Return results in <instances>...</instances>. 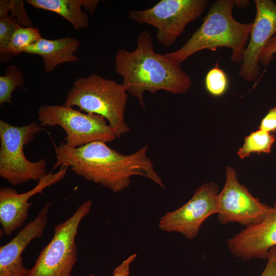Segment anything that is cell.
<instances>
[{
  "label": "cell",
  "mask_w": 276,
  "mask_h": 276,
  "mask_svg": "<svg viewBox=\"0 0 276 276\" xmlns=\"http://www.w3.org/2000/svg\"><path fill=\"white\" fill-rule=\"evenodd\" d=\"M148 148L146 145L134 153L125 155L102 142L72 148L62 141L55 147L56 160L52 170L61 166L70 167L86 180L100 184L114 193L128 188L131 178L135 175L148 178L165 188L147 155Z\"/></svg>",
  "instance_id": "obj_1"
},
{
  "label": "cell",
  "mask_w": 276,
  "mask_h": 276,
  "mask_svg": "<svg viewBox=\"0 0 276 276\" xmlns=\"http://www.w3.org/2000/svg\"><path fill=\"white\" fill-rule=\"evenodd\" d=\"M115 67L123 77L122 84L127 93L137 99L143 107L146 91L154 94L163 90L182 94L192 85L191 78L180 64L155 52L152 37L146 30L137 35L134 50L122 48L117 51Z\"/></svg>",
  "instance_id": "obj_2"
},
{
  "label": "cell",
  "mask_w": 276,
  "mask_h": 276,
  "mask_svg": "<svg viewBox=\"0 0 276 276\" xmlns=\"http://www.w3.org/2000/svg\"><path fill=\"white\" fill-rule=\"evenodd\" d=\"M234 0H217L212 3L201 26L179 49L164 55L179 64L203 50L231 49L232 62L241 63L247 46L252 22L242 23L233 16Z\"/></svg>",
  "instance_id": "obj_3"
},
{
  "label": "cell",
  "mask_w": 276,
  "mask_h": 276,
  "mask_svg": "<svg viewBox=\"0 0 276 276\" xmlns=\"http://www.w3.org/2000/svg\"><path fill=\"white\" fill-rule=\"evenodd\" d=\"M127 99L122 83L91 74L75 81L63 104L77 106L81 111L103 117L119 138L130 130L125 120Z\"/></svg>",
  "instance_id": "obj_4"
},
{
  "label": "cell",
  "mask_w": 276,
  "mask_h": 276,
  "mask_svg": "<svg viewBox=\"0 0 276 276\" xmlns=\"http://www.w3.org/2000/svg\"><path fill=\"white\" fill-rule=\"evenodd\" d=\"M42 129L35 122L17 126L0 120V176L11 185L38 181L47 175L45 159L31 162L24 152V147Z\"/></svg>",
  "instance_id": "obj_5"
},
{
  "label": "cell",
  "mask_w": 276,
  "mask_h": 276,
  "mask_svg": "<svg viewBox=\"0 0 276 276\" xmlns=\"http://www.w3.org/2000/svg\"><path fill=\"white\" fill-rule=\"evenodd\" d=\"M92 204L90 200L83 202L72 216L54 227L53 238L41 250L26 276H71L77 261L75 239L78 227Z\"/></svg>",
  "instance_id": "obj_6"
},
{
  "label": "cell",
  "mask_w": 276,
  "mask_h": 276,
  "mask_svg": "<svg viewBox=\"0 0 276 276\" xmlns=\"http://www.w3.org/2000/svg\"><path fill=\"white\" fill-rule=\"evenodd\" d=\"M42 127L58 126L66 133L63 141L77 148L95 142H111L117 136L103 117L83 113L64 104L41 105L37 111Z\"/></svg>",
  "instance_id": "obj_7"
},
{
  "label": "cell",
  "mask_w": 276,
  "mask_h": 276,
  "mask_svg": "<svg viewBox=\"0 0 276 276\" xmlns=\"http://www.w3.org/2000/svg\"><path fill=\"white\" fill-rule=\"evenodd\" d=\"M209 4L208 0H161L150 8L129 11L128 17L137 24L155 27L159 44L169 47L188 24L201 16Z\"/></svg>",
  "instance_id": "obj_8"
},
{
  "label": "cell",
  "mask_w": 276,
  "mask_h": 276,
  "mask_svg": "<svg viewBox=\"0 0 276 276\" xmlns=\"http://www.w3.org/2000/svg\"><path fill=\"white\" fill-rule=\"evenodd\" d=\"M225 175V185L217 198L218 219L221 224L237 222L246 227L276 213V203L270 206L254 197L239 183L233 168L227 166Z\"/></svg>",
  "instance_id": "obj_9"
},
{
  "label": "cell",
  "mask_w": 276,
  "mask_h": 276,
  "mask_svg": "<svg viewBox=\"0 0 276 276\" xmlns=\"http://www.w3.org/2000/svg\"><path fill=\"white\" fill-rule=\"evenodd\" d=\"M218 194L217 184H202L184 205L162 216L158 227L166 232L180 233L189 240L193 239L203 222L212 215L217 213Z\"/></svg>",
  "instance_id": "obj_10"
},
{
  "label": "cell",
  "mask_w": 276,
  "mask_h": 276,
  "mask_svg": "<svg viewBox=\"0 0 276 276\" xmlns=\"http://www.w3.org/2000/svg\"><path fill=\"white\" fill-rule=\"evenodd\" d=\"M256 14L252 22L249 41L239 70L246 81H256L260 73V55L276 34V4L271 0H255Z\"/></svg>",
  "instance_id": "obj_11"
},
{
  "label": "cell",
  "mask_w": 276,
  "mask_h": 276,
  "mask_svg": "<svg viewBox=\"0 0 276 276\" xmlns=\"http://www.w3.org/2000/svg\"><path fill=\"white\" fill-rule=\"evenodd\" d=\"M68 167L61 166L55 173L53 170L38 181L32 189L19 193L13 188L5 187L0 189V223L3 232L8 236L20 228L28 217V211L32 205L28 201L33 196L43 193V190L63 179Z\"/></svg>",
  "instance_id": "obj_12"
},
{
  "label": "cell",
  "mask_w": 276,
  "mask_h": 276,
  "mask_svg": "<svg viewBox=\"0 0 276 276\" xmlns=\"http://www.w3.org/2000/svg\"><path fill=\"white\" fill-rule=\"evenodd\" d=\"M49 203L37 216L27 223L9 242L0 247V276H26L29 269L22 263V254L34 239L42 236L48 222Z\"/></svg>",
  "instance_id": "obj_13"
},
{
  "label": "cell",
  "mask_w": 276,
  "mask_h": 276,
  "mask_svg": "<svg viewBox=\"0 0 276 276\" xmlns=\"http://www.w3.org/2000/svg\"><path fill=\"white\" fill-rule=\"evenodd\" d=\"M227 246L236 258L243 261L267 259L269 250L276 246V213L246 226L227 240Z\"/></svg>",
  "instance_id": "obj_14"
},
{
  "label": "cell",
  "mask_w": 276,
  "mask_h": 276,
  "mask_svg": "<svg viewBox=\"0 0 276 276\" xmlns=\"http://www.w3.org/2000/svg\"><path fill=\"white\" fill-rule=\"evenodd\" d=\"M80 44L79 40L68 36L53 40L41 37L27 48L24 52L40 55L43 59L44 70L51 72L59 64L78 61L79 59L74 53Z\"/></svg>",
  "instance_id": "obj_15"
},
{
  "label": "cell",
  "mask_w": 276,
  "mask_h": 276,
  "mask_svg": "<svg viewBox=\"0 0 276 276\" xmlns=\"http://www.w3.org/2000/svg\"><path fill=\"white\" fill-rule=\"evenodd\" d=\"M33 7L52 11L68 20L76 30L88 27L87 14L83 11L85 0H27Z\"/></svg>",
  "instance_id": "obj_16"
},
{
  "label": "cell",
  "mask_w": 276,
  "mask_h": 276,
  "mask_svg": "<svg viewBox=\"0 0 276 276\" xmlns=\"http://www.w3.org/2000/svg\"><path fill=\"white\" fill-rule=\"evenodd\" d=\"M275 140V136L273 134L259 129L245 137L244 144L238 150L237 154L241 159H243L252 153H269Z\"/></svg>",
  "instance_id": "obj_17"
},
{
  "label": "cell",
  "mask_w": 276,
  "mask_h": 276,
  "mask_svg": "<svg viewBox=\"0 0 276 276\" xmlns=\"http://www.w3.org/2000/svg\"><path fill=\"white\" fill-rule=\"evenodd\" d=\"M41 38L38 28L19 26L14 32L8 49L11 57L24 52L30 45L36 43Z\"/></svg>",
  "instance_id": "obj_18"
},
{
  "label": "cell",
  "mask_w": 276,
  "mask_h": 276,
  "mask_svg": "<svg viewBox=\"0 0 276 276\" xmlns=\"http://www.w3.org/2000/svg\"><path fill=\"white\" fill-rule=\"evenodd\" d=\"M24 79L22 72L13 64L8 65L4 75L0 76V104H12L11 98L16 87H22Z\"/></svg>",
  "instance_id": "obj_19"
},
{
  "label": "cell",
  "mask_w": 276,
  "mask_h": 276,
  "mask_svg": "<svg viewBox=\"0 0 276 276\" xmlns=\"http://www.w3.org/2000/svg\"><path fill=\"white\" fill-rule=\"evenodd\" d=\"M19 26L12 14L0 17V61L3 63L11 58L8 53V47L14 32Z\"/></svg>",
  "instance_id": "obj_20"
},
{
  "label": "cell",
  "mask_w": 276,
  "mask_h": 276,
  "mask_svg": "<svg viewBox=\"0 0 276 276\" xmlns=\"http://www.w3.org/2000/svg\"><path fill=\"white\" fill-rule=\"evenodd\" d=\"M204 85L207 91L214 97H220L226 92L228 85L227 76L217 63L207 73Z\"/></svg>",
  "instance_id": "obj_21"
},
{
  "label": "cell",
  "mask_w": 276,
  "mask_h": 276,
  "mask_svg": "<svg viewBox=\"0 0 276 276\" xmlns=\"http://www.w3.org/2000/svg\"><path fill=\"white\" fill-rule=\"evenodd\" d=\"M8 7L12 15L17 17V20L21 27H32V24L28 17L21 0H1L0 1Z\"/></svg>",
  "instance_id": "obj_22"
},
{
  "label": "cell",
  "mask_w": 276,
  "mask_h": 276,
  "mask_svg": "<svg viewBox=\"0 0 276 276\" xmlns=\"http://www.w3.org/2000/svg\"><path fill=\"white\" fill-rule=\"evenodd\" d=\"M276 54V35L272 37L263 49L259 58V62L266 68Z\"/></svg>",
  "instance_id": "obj_23"
},
{
  "label": "cell",
  "mask_w": 276,
  "mask_h": 276,
  "mask_svg": "<svg viewBox=\"0 0 276 276\" xmlns=\"http://www.w3.org/2000/svg\"><path fill=\"white\" fill-rule=\"evenodd\" d=\"M259 128L270 133L276 130V106L268 111L261 120Z\"/></svg>",
  "instance_id": "obj_24"
},
{
  "label": "cell",
  "mask_w": 276,
  "mask_h": 276,
  "mask_svg": "<svg viewBox=\"0 0 276 276\" xmlns=\"http://www.w3.org/2000/svg\"><path fill=\"white\" fill-rule=\"evenodd\" d=\"M267 263L260 276H276V246L269 251Z\"/></svg>",
  "instance_id": "obj_25"
},
{
  "label": "cell",
  "mask_w": 276,
  "mask_h": 276,
  "mask_svg": "<svg viewBox=\"0 0 276 276\" xmlns=\"http://www.w3.org/2000/svg\"><path fill=\"white\" fill-rule=\"evenodd\" d=\"M136 254H132L124 260L113 270L112 276H128L132 262L135 259Z\"/></svg>",
  "instance_id": "obj_26"
},
{
  "label": "cell",
  "mask_w": 276,
  "mask_h": 276,
  "mask_svg": "<svg viewBox=\"0 0 276 276\" xmlns=\"http://www.w3.org/2000/svg\"><path fill=\"white\" fill-rule=\"evenodd\" d=\"M235 6H237L239 8H244L248 6L249 3L248 1H240V0H236L234 1Z\"/></svg>",
  "instance_id": "obj_27"
},
{
  "label": "cell",
  "mask_w": 276,
  "mask_h": 276,
  "mask_svg": "<svg viewBox=\"0 0 276 276\" xmlns=\"http://www.w3.org/2000/svg\"><path fill=\"white\" fill-rule=\"evenodd\" d=\"M89 276H94L93 274H90Z\"/></svg>",
  "instance_id": "obj_28"
}]
</instances>
